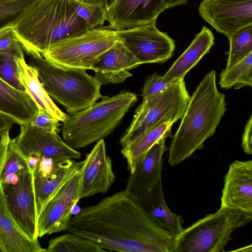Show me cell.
I'll use <instances>...</instances> for the list:
<instances>
[{
    "label": "cell",
    "mask_w": 252,
    "mask_h": 252,
    "mask_svg": "<svg viewBox=\"0 0 252 252\" xmlns=\"http://www.w3.org/2000/svg\"><path fill=\"white\" fill-rule=\"evenodd\" d=\"M47 252H101L106 250L94 242L69 232L49 240Z\"/></svg>",
    "instance_id": "30"
},
{
    "label": "cell",
    "mask_w": 252,
    "mask_h": 252,
    "mask_svg": "<svg viewBox=\"0 0 252 252\" xmlns=\"http://www.w3.org/2000/svg\"><path fill=\"white\" fill-rule=\"evenodd\" d=\"M226 110L225 95L218 90L216 73L213 70L204 76L190 97L171 142L168 164H178L203 148Z\"/></svg>",
    "instance_id": "2"
},
{
    "label": "cell",
    "mask_w": 252,
    "mask_h": 252,
    "mask_svg": "<svg viewBox=\"0 0 252 252\" xmlns=\"http://www.w3.org/2000/svg\"><path fill=\"white\" fill-rule=\"evenodd\" d=\"M38 111L28 94L14 88L0 78V112L21 125L30 123Z\"/></svg>",
    "instance_id": "23"
},
{
    "label": "cell",
    "mask_w": 252,
    "mask_h": 252,
    "mask_svg": "<svg viewBox=\"0 0 252 252\" xmlns=\"http://www.w3.org/2000/svg\"><path fill=\"white\" fill-rule=\"evenodd\" d=\"M184 79L172 82L161 92L143 98L129 126L122 136V146L150 128L165 122L173 124L181 119L189 101Z\"/></svg>",
    "instance_id": "7"
},
{
    "label": "cell",
    "mask_w": 252,
    "mask_h": 252,
    "mask_svg": "<svg viewBox=\"0 0 252 252\" xmlns=\"http://www.w3.org/2000/svg\"><path fill=\"white\" fill-rule=\"evenodd\" d=\"M37 0H0V31L13 27Z\"/></svg>",
    "instance_id": "32"
},
{
    "label": "cell",
    "mask_w": 252,
    "mask_h": 252,
    "mask_svg": "<svg viewBox=\"0 0 252 252\" xmlns=\"http://www.w3.org/2000/svg\"><path fill=\"white\" fill-rule=\"evenodd\" d=\"M19 135L13 140L26 158L45 157L55 161L80 158L81 153L69 146L56 131L30 123L20 125Z\"/></svg>",
    "instance_id": "11"
},
{
    "label": "cell",
    "mask_w": 252,
    "mask_h": 252,
    "mask_svg": "<svg viewBox=\"0 0 252 252\" xmlns=\"http://www.w3.org/2000/svg\"><path fill=\"white\" fill-rule=\"evenodd\" d=\"M116 41V31L100 27L60 41L42 56L64 69H92L98 57Z\"/></svg>",
    "instance_id": "8"
},
{
    "label": "cell",
    "mask_w": 252,
    "mask_h": 252,
    "mask_svg": "<svg viewBox=\"0 0 252 252\" xmlns=\"http://www.w3.org/2000/svg\"><path fill=\"white\" fill-rule=\"evenodd\" d=\"M38 111L37 115L30 124L33 126L58 133L60 130L59 121L43 110H38Z\"/></svg>",
    "instance_id": "34"
},
{
    "label": "cell",
    "mask_w": 252,
    "mask_h": 252,
    "mask_svg": "<svg viewBox=\"0 0 252 252\" xmlns=\"http://www.w3.org/2000/svg\"><path fill=\"white\" fill-rule=\"evenodd\" d=\"M20 43L13 27L5 29L0 31V50L14 46Z\"/></svg>",
    "instance_id": "35"
},
{
    "label": "cell",
    "mask_w": 252,
    "mask_h": 252,
    "mask_svg": "<svg viewBox=\"0 0 252 252\" xmlns=\"http://www.w3.org/2000/svg\"><path fill=\"white\" fill-rule=\"evenodd\" d=\"M172 82L165 81L162 76L156 72H154L147 78L142 89L143 98L152 96L161 92Z\"/></svg>",
    "instance_id": "33"
},
{
    "label": "cell",
    "mask_w": 252,
    "mask_h": 252,
    "mask_svg": "<svg viewBox=\"0 0 252 252\" xmlns=\"http://www.w3.org/2000/svg\"><path fill=\"white\" fill-rule=\"evenodd\" d=\"M137 204L161 228L177 236L184 229V220L182 216L172 212L164 199L162 180L139 198L135 199Z\"/></svg>",
    "instance_id": "21"
},
{
    "label": "cell",
    "mask_w": 252,
    "mask_h": 252,
    "mask_svg": "<svg viewBox=\"0 0 252 252\" xmlns=\"http://www.w3.org/2000/svg\"><path fill=\"white\" fill-rule=\"evenodd\" d=\"M134 94L122 92L81 111L68 113L63 122V140L71 148L86 147L111 133L137 101Z\"/></svg>",
    "instance_id": "4"
},
{
    "label": "cell",
    "mask_w": 252,
    "mask_h": 252,
    "mask_svg": "<svg viewBox=\"0 0 252 252\" xmlns=\"http://www.w3.org/2000/svg\"><path fill=\"white\" fill-rule=\"evenodd\" d=\"M24 49L20 44L0 50V78L14 88L26 92L23 62Z\"/></svg>",
    "instance_id": "27"
},
{
    "label": "cell",
    "mask_w": 252,
    "mask_h": 252,
    "mask_svg": "<svg viewBox=\"0 0 252 252\" xmlns=\"http://www.w3.org/2000/svg\"><path fill=\"white\" fill-rule=\"evenodd\" d=\"M189 0H164L166 8L186 4Z\"/></svg>",
    "instance_id": "38"
},
{
    "label": "cell",
    "mask_w": 252,
    "mask_h": 252,
    "mask_svg": "<svg viewBox=\"0 0 252 252\" xmlns=\"http://www.w3.org/2000/svg\"><path fill=\"white\" fill-rule=\"evenodd\" d=\"M82 167L49 200L37 221L38 237L67 230L72 209L79 201Z\"/></svg>",
    "instance_id": "10"
},
{
    "label": "cell",
    "mask_w": 252,
    "mask_h": 252,
    "mask_svg": "<svg viewBox=\"0 0 252 252\" xmlns=\"http://www.w3.org/2000/svg\"><path fill=\"white\" fill-rule=\"evenodd\" d=\"M82 167L79 200L99 193H105L115 181L112 161L107 155L103 139L97 141Z\"/></svg>",
    "instance_id": "15"
},
{
    "label": "cell",
    "mask_w": 252,
    "mask_h": 252,
    "mask_svg": "<svg viewBox=\"0 0 252 252\" xmlns=\"http://www.w3.org/2000/svg\"><path fill=\"white\" fill-rule=\"evenodd\" d=\"M23 66L26 93L33 99L38 110H43L58 121L63 122L67 114L60 110L51 98L38 78L37 70L28 65L25 60Z\"/></svg>",
    "instance_id": "26"
},
{
    "label": "cell",
    "mask_w": 252,
    "mask_h": 252,
    "mask_svg": "<svg viewBox=\"0 0 252 252\" xmlns=\"http://www.w3.org/2000/svg\"><path fill=\"white\" fill-rule=\"evenodd\" d=\"M77 14L89 29L102 27L107 19L108 0H69Z\"/></svg>",
    "instance_id": "29"
},
{
    "label": "cell",
    "mask_w": 252,
    "mask_h": 252,
    "mask_svg": "<svg viewBox=\"0 0 252 252\" xmlns=\"http://www.w3.org/2000/svg\"><path fill=\"white\" fill-rule=\"evenodd\" d=\"M15 123H16L13 118L0 112V135L6 131L10 130Z\"/></svg>",
    "instance_id": "37"
},
{
    "label": "cell",
    "mask_w": 252,
    "mask_h": 252,
    "mask_svg": "<svg viewBox=\"0 0 252 252\" xmlns=\"http://www.w3.org/2000/svg\"><path fill=\"white\" fill-rule=\"evenodd\" d=\"M141 64L131 53L117 40L103 53L92 69L94 78L102 86L120 83L132 76L129 71Z\"/></svg>",
    "instance_id": "19"
},
{
    "label": "cell",
    "mask_w": 252,
    "mask_h": 252,
    "mask_svg": "<svg viewBox=\"0 0 252 252\" xmlns=\"http://www.w3.org/2000/svg\"><path fill=\"white\" fill-rule=\"evenodd\" d=\"M173 124L165 122L146 131L133 140L123 146L121 151L126 158L130 173L149 149L163 136L171 137Z\"/></svg>",
    "instance_id": "25"
},
{
    "label": "cell",
    "mask_w": 252,
    "mask_h": 252,
    "mask_svg": "<svg viewBox=\"0 0 252 252\" xmlns=\"http://www.w3.org/2000/svg\"><path fill=\"white\" fill-rule=\"evenodd\" d=\"M2 187L7 206L18 225L31 239L38 240L32 172L21 174L16 183L3 184Z\"/></svg>",
    "instance_id": "13"
},
{
    "label": "cell",
    "mask_w": 252,
    "mask_h": 252,
    "mask_svg": "<svg viewBox=\"0 0 252 252\" xmlns=\"http://www.w3.org/2000/svg\"><path fill=\"white\" fill-rule=\"evenodd\" d=\"M13 28L30 56H42L60 41L89 29L69 0H37Z\"/></svg>",
    "instance_id": "3"
},
{
    "label": "cell",
    "mask_w": 252,
    "mask_h": 252,
    "mask_svg": "<svg viewBox=\"0 0 252 252\" xmlns=\"http://www.w3.org/2000/svg\"><path fill=\"white\" fill-rule=\"evenodd\" d=\"M117 40L141 63H162L173 55L174 40L156 27V21L116 31Z\"/></svg>",
    "instance_id": "9"
},
{
    "label": "cell",
    "mask_w": 252,
    "mask_h": 252,
    "mask_svg": "<svg viewBox=\"0 0 252 252\" xmlns=\"http://www.w3.org/2000/svg\"><path fill=\"white\" fill-rule=\"evenodd\" d=\"M32 172L25 156L9 135V130L0 137V184H15L18 175Z\"/></svg>",
    "instance_id": "24"
},
{
    "label": "cell",
    "mask_w": 252,
    "mask_h": 252,
    "mask_svg": "<svg viewBox=\"0 0 252 252\" xmlns=\"http://www.w3.org/2000/svg\"><path fill=\"white\" fill-rule=\"evenodd\" d=\"M214 44L212 32L207 27H203L188 48L162 76L163 79L171 82L184 79L186 74L209 52Z\"/></svg>",
    "instance_id": "22"
},
{
    "label": "cell",
    "mask_w": 252,
    "mask_h": 252,
    "mask_svg": "<svg viewBox=\"0 0 252 252\" xmlns=\"http://www.w3.org/2000/svg\"><path fill=\"white\" fill-rule=\"evenodd\" d=\"M252 116L251 115L247 122L242 135V147L244 152L249 155L252 154Z\"/></svg>",
    "instance_id": "36"
},
{
    "label": "cell",
    "mask_w": 252,
    "mask_h": 252,
    "mask_svg": "<svg viewBox=\"0 0 252 252\" xmlns=\"http://www.w3.org/2000/svg\"><path fill=\"white\" fill-rule=\"evenodd\" d=\"M166 9L164 0H111L107 27L118 31L155 22Z\"/></svg>",
    "instance_id": "16"
},
{
    "label": "cell",
    "mask_w": 252,
    "mask_h": 252,
    "mask_svg": "<svg viewBox=\"0 0 252 252\" xmlns=\"http://www.w3.org/2000/svg\"><path fill=\"white\" fill-rule=\"evenodd\" d=\"M220 207L252 214V160L232 162L224 177Z\"/></svg>",
    "instance_id": "17"
},
{
    "label": "cell",
    "mask_w": 252,
    "mask_h": 252,
    "mask_svg": "<svg viewBox=\"0 0 252 252\" xmlns=\"http://www.w3.org/2000/svg\"><path fill=\"white\" fill-rule=\"evenodd\" d=\"M67 230L107 251L172 252L176 236L159 226L125 190L82 208Z\"/></svg>",
    "instance_id": "1"
},
{
    "label": "cell",
    "mask_w": 252,
    "mask_h": 252,
    "mask_svg": "<svg viewBox=\"0 0 252 252\" xmlns=\"http://www.w3.org/2000/svg\"><path fill=\"white\" fill-rule=\"evenodd\" d=\"M198 10L204 21L228 38L252 25V0H203Z\"/></svg>",
    "instance_id": "12"
},
{
    "label": "cell",
    "mask_w": 252,
    "mask_h": 252,
    "mask_svg": "<svg viewBox=\"0 0 252 252\" xmlns=\"http://www.w3.org/2000/svg\"><path fill=\"white\" fill-rule=\"evenodd\" d=\"M167 137L163 136L158 140L130 173L124 190L134 199L141 197L161 179L162 157L167 150L165 142Z\"/></svg>",
    "instance_id": "18"
},
{
    "label": "cell",
    "mask_w": 252,
    "mask_h": 252,
    "mask_svg": "<svg viewBox=\"0 0 252 252\" xmlns=\"http://www.w3.org/2000/svg\"><path fill=\"white\" fill-rule=\"evenodd\" d=\"M0 252H3V250L2 249L0 244Z\"/></svg>",
    "instance_id": "39"
},
{
    "label": "cell",
    "mask_w": 252,
    "mask_h": 252,
    "mask_svg": "<svg viewBox=\"0 0 252 252\" xmlns=\"http://www.w3.org/2000/svg\"><path fill=\"white\" fill-rule=\"evenodd\" d=\"M0 244L3 252H47L38 240L29 237L11 213L0 184Z\"/></svg>",
    "instance_id": "20"
},
{
    "label": "cell",
    "mask_w": 252,
    "mask_h": 252,
    "mask_svg": "<svg viewBox=\"0 0 252 252\" xmlns=\"http://www.w3.org/2000/svg\"><path fill=\"white\" fill-rule=\"evenodd\" d=\"M228 39L230 48L225 68L252 52V25L236 31Z\"/></svg>",
    "instance_id": "31"
},
{
    "label": "cell",
    "mask_w": 252,
    "mask_h": 252,
    "mask_svg": "<svg viewBox=\"0 0 252 252\" xmlns=\"http://www.w3.org/2000/svg\"><path fill=\"white\" fill-rule=\"evenodd\" d=\"M85 160L55 161L42 157L32 172L38 217L45 205L59 189L82 167Z\"/></svg>",
    "instance_id": "14"
},
{
    "label": "cell",
    "mask_w": 252,
    "mask_h": 252,
    "mask_svg": "<svg viewBox=\"0 0 252 252\" xmlns=\"http://www.w3.org/2000/svg\"><path fill=\"white\" fill-rule=\"evenodd\" d=\"M219 84L221 88L236 89L252 87V52L221 72Z\"/></svg>",
    "instance_id": "28"
},
{
    "label": "cell",
    "mask_w": 252,
    "mask_h": 252,
    "mask_svg": "<svg viewBox=\"0 0 252 252\" xmlns=\"http://www.w3.org/2000/svg\"><path fill=\"white\" fill-rule=\"evenodd\" d=\"M252 220V214L220 207L176 236L172 252H223L233 232Z\"/></svg>",
    "instance_id": "6"
},
{
    "label": "cell",
    "mask_w": 252,
    "mask_h": 252,
    "mask_svg": "<svg viewBox=\"0 0 252 252\" xmlns=\"http://www.w3.org/2000/svg\"><path fill=\"white\" fill-rule=\"evenodd\" d=\"M30 64L37 70L48 94L64 107L68 113L84 109L102 97L101 85L86 70L64 69L41 55L30 56Z\"/></svg>",
    "instance_id": "5"
}]
</instances>
